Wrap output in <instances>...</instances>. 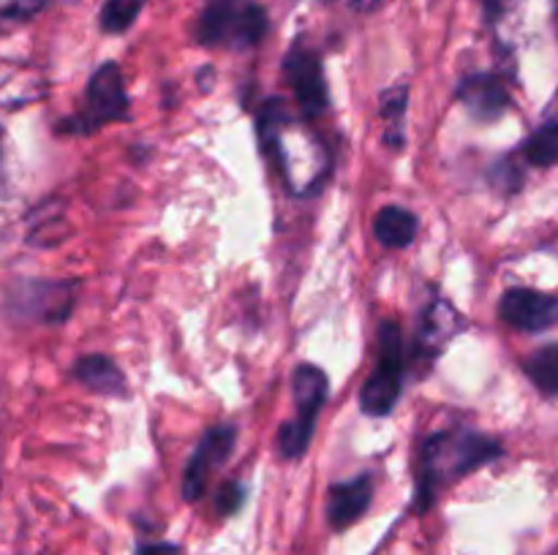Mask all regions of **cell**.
<instances>
[{
	"label": "cell",
	"mask_w": 558,
	"mask_h": 555,
	"mask_svg": "<svg viewBox=\"0 0 558 555\" xmlns=\"http://www.w3.org/2000/svg\"><path fill=\"white\" fill-rule=\"evenodd\" d=\"M501 457V444L477 430H441L420 449L417 482H414V511L423 515L434 506L445 484L458 482L485 462Z\"/></svg>",
	"instance_id": "obj_1"
},
{
	"label": "cell",
	"mask_w": 558,
	"mask_h": 555,
	"mask_svg": "<svg viewBox=\"0 0 558 555\" xmlns=\"http://www.w3.org/2000/svg\"><path fill=\"white\" fill-rule=\"evenodd\" d=\"M407 354H403V332L396 321L379 326V362L374 373L360 386V408L368 417H387L396 408L403 392Z\"/></svg>",
	"instance_id": "obj_2"
},
{
	"label": "cell",
	"mask_w": 558,
	"mask_h": 555,
	"mask_svg": "<svg viewBox=\"0 0 558 555\" xmlns=\"http://www.w3.org/2000/svg\"><path fill=\"white\" fill-rule=\"evenodd\" d=\"M131 114L129 92H125L123 71L118 63H104L90 76L85 90V109L74 118L58 123L60 134H93L107 123H118Z\"/></svg>",
	"instance_id": "obj_3"
},
{
	"label": "cell",
	"mask_w": 558,
	"mask_h": 555,
	"mask_svg": "<svg viewBox=\"0 0 558 555\" xmlns=\"http://www.w3.org/2000/svg\"><path fill=\"white\" fill-rule=\"evenodd\" d=\"M267 33V14L262 5L245 3L238 0L232 3H210L196 25V41L205 47H234L245 49L254 47L265 38Z\"/></svg>",
	"instance_id": "obj_4"
},
{
	"label": "cell",
	"mask_w": 558,
	"mask_h": 555,
	"mask_svg": "<svg viewBox=\"0 0 558 555\" xmlns=\"http://www.w3.org/2000/svg\"><path fill=\"white\" fill-rule=\"evenodd\" d=\"M76 288V281H20L9 297V308L20 319L58 324L74 310Z\"/></svg>",
	"instance_id": "obj_5"
},
{
	"label": "cell",
	"mask_w": 558,
	"mask_h": 555,
	"mask_svg": "<svg viewBox=\"0 0 558 555\" xmlns=\"http://www.w3.org/2000/svg\"><path fill=\"white\" fill-rule=\"evenodd\" d=\"M283 74L292 85L294 96H298L300 112L305 120H316L319 114L327 112L330 107V92H327L325 69H322V58L308 49L305 44H294L289 49L287 60H283Z\"/></svg>",
	"instance_id": "obj_6"
},
{
	"label": "cell",
	"mask_w": 558,
	"mask_h": 555,
	"mask_svg": "<svg viewBox=\"0 0 558 555\" xmlns=\"http://www.w3.org/2000/svg\"><path fill=\"white\" fill-rule=\"evenodd\" d=\"M238 444V428L234 424H216L202 435L196 444L194 455H191L189 466L183 473V498L185 501H199L207 490V479L216 468H221L229 460Z\"/></svg>",
	"instance_id": "obj_7"
},
{
	"label": "cell",
	"mask_w": 558,
	"mask_h": 555,
	"mask_svg": "<svg viewBox=\"0 0 558 555\" xmlns=\"http://www.w3.org/2000/svg\"><path fill=\"white\" fill-rule=\"evenodd\" d=\"M499 316L521 332H543L558 321V297L537 288H510L501 297Z\"/></svg>",
	"instance_id": "obj_8"
},
{
	"label": "cell",
	"mask_w": 558,
	"mask_h": 555,
	"mask_svg": "<svg viewBox=\"0 0 558 555\" xmlns=\"http://www.w3.org/2000/svg\"><path fill=\"white\" fill-rule=\"evenodd\" d=\"M458 101L466 107V112L472 114L480 123H494L510 107V92L507 85L496 74H472L461 82L458 87Z\"/></svg>",
	"instance_id": "obj_9"
},
{
	"label": "cell",
	"mask_w": 558,
	"mask_h": 555,
	"mask_svg": "<svg viewBox=\"0 0 558 555\" xmlns=\"http://www.w3.org/2000/svg\"><path fill=\"white\" fill-rule=\"evenodd\" d=\"M371 501H374V479L368 473L332 484L327 495V520L336 531H343L368 511Z\"/></svg>",
	"instance_id": "obj_10"
},
{
	"label": "cell",
	"mask_w": 558,
	"mask_h": 555,
	"mask_svg": "<svg viewBox=\"0 0 558 555\" xmlns=\"http://www.w3.org/2000/svg\"><path fill=\"white\" fill-rule=\"evenodd\" d=\"M74 379L80 381L85 390L96 392L104 397H125L129 395V379L123 370L109 359L107 354H85L76 359Z\"/></svg>",
	"instance_id": "obj_11"
},
{
	"label": "cell",
	"mask_w": 558,
	"mask_h": 555,
	"mask_svg": "<svg viewBox=\"0 0 558 555\" xmlns=\"http://www.w3.org/2000/svg\"><path fill=\"white\" fill-rule=\"evenodd\" d=\"M463 330V319L447 299H434L423 316V326L417 335V351L434 359L445 348L450 337H456Z\"/></svg>",
	"instance_id": "obj_12"
},
{
	"label": "cell",
	"mask_w": 558,
	"mask_h": 555,
	"mask_svg": "<svg viewBox=\"0 0 558 555\" xmlns=\"http://www.w3.org/2000/svg\"><path fill=\"white\" fill-rule=\"evenodd\" d=\"M292 392L294 406H298L294 419L305 428H316V417L327 400V373L316 365H300L292 375Z\"/></svg>",
	"instance_id": "obj_13"
},
{
	"label": "cell",
	"mask_w": 558,
	"mask_h": 555,
	"mask_svg": "<svg viewBox=\"0 0 558 555\" xmlns=\"http://www.w3.org/2000/svg\"><path fill=\"white\" fill-rule=\"evenodd\" d=\"M417 232H420V218L414 215L412 210H407V207H398V205L381 207L379 215H376L374 221L376 239L390 250L409 248V245L414 243V237H417Z\"/></svg>",
	"instance_id": "obj_14"
},
{
	"label": "cell",
	"mask_w": 558,
	"mask_h": 555,
	"mask_svg": "<svg viewBox=\"0 0 558 555\" xmlns=\"http://www.w3.org/2000/svg\"><path fill=\"white\" fill-rule=\"evenodd\" d=\"M523 156L532 166L548 169L558 163V120H548V123L539 125L529 141L523 145Z\"/></svg>",
	"instance_id": "obj_15"
},
{
	"label": "cell",
	"mask_w": 558,
	"mask_h": 555,
	"mask_svg": "<svg viewBox=\"0 0 558 555\" xmlns=\"http://www.w3.org/2000/svg\"><path fill=\"white\" fill-rule=\"evenodd\" d=\"M409 85H396L381 92V114L387 120L385 141L392 147L403 145V118H407Z\"/></svg>",
	"instance_id": "obj_16"
},
{
	"label": "cell",
	"mask_w": 558,
	"mask_h": 555,
	"mask_svg": "<svg viewBox=\"0 0 558 555\" xmlns=\"http://www.w3.org/2000/svg\"><path fill=\"white\" fill-rule=\"evenodd\" d=\"M526 375L545 395H558V343L534 351L526 359Z\"/></svg>",
	"instance_id": "obj_17"
},
{
	"label": "cell",
	"mask_w": 558,
	"mask_h": 555,
	"mask_svg": "<svg viewBox=\"0 0 558 555\" xmlns=\"http://www.w3.org/2000/svg\"><path fill=\"white\" fill-rule=\"evenodd\" d=\"M311 439H314V428H305V424L298 422V419H292V422H283L281 430H278V439H276L278 455H281L283 460H298V457L305 455Z\"/></svg>",
	"instance_id": "obj_18"
},
{
	"label": "cell",
	"mask_w": 558,
	"mask_h": 555,
	"mask_svg": "<svg viewBox=\"0 0 558 555\" xmlns=\"http://www.w3.org/2000/svg\"><path fill=\"white\" fill-rule=\"evenodd\" d=\"M145 0H107L101 11V27L107 33H123L134 25Z\"/></svg>",
	"instance_id": "obj_19"
},
{
	"label": "cell",
	"mask_w": 558,
	"mask_h": 555,
	"mask_svg": "<svg viewBox=\"0 0 558 555\" xmlns=\"http://www.w3.org/2000/svg\"><path fill=\"white\" fill-rule=\"evenodd\" d=\"M243 504H245L243 482H234V479H229V482H223L221 488H218L216 511L221 517L234 515V511H240V506H243Z\"/></svg>",
	"instance_id": "obj_20"
},
{
	"label": "cell",
	"mask_w": 558,
	"mask_h": 555,
	"mask_svg": "<svg viewBox=\"0 0 558 555\" xmlns=\"http://www.w3.org/2000/svg\"><path fill=\"white\" fill-rule=\"evenodd\" d=\"M47 5V0H0V16L5 20H27L38 14Z\"/></svg>",
	"instance_id": "obj_21"
},
{
	"label": "cell",
	"mask_w": 558,
	"mask_h": 555,
	"mask_svg": "<svg viewBox=\"0 0 558 555\" xmlns=\"http://www.w3.org/2000/svg\"><path fill=\"white\" fill-rule=\"evenodd\" d=\"M136 555H180V550L169 542H145L136 547Z\"/></svg>",
	"instance_id": "obj_22"
},
{
	"label": "cell",
	"mask_w": 558,
	"mask_h": 555,
	"mask_svg": "<svg viewBox=\"0 0 558 555\" xmlns=\"http://www.w3.org/2000/svg\"><path fill=\"white\" fill-rule=\"evenodd\" d=\"M352 11H360V14H368V11L379 9L381 0H343Z\"/></svg>",
	"instance_id": "obj_23"
},
{
	"label": "cell",
	"mask_w": 558,
	"mask_h": 555,
	"mask_svg": "<svg viewBox=\"0 0 558 555\" xmlns=\"http://www.w3.org/2000/svg\"><path fill=\"white\" fill-rule=\"evenodd\" d=\"M485 5V14H488V20H496V16L501 14V0H483Z\"/></svg>",
	"instance_id": "obj_24"
},
{
	"label": "cell",
	"mask_w": 558,
	"mask_h": 555,
	"mask_svg": "<svg viewBox=\"0 0 558 555\" xmlns=\"http://www.w3.org/2000/svg\"><path fill=\"white\" fill-rule=\"evenodd\" d=\"M213 3H232V0H213Z\"/></svg>",
	"instance_id": "obj_25"
}]
</instances>
